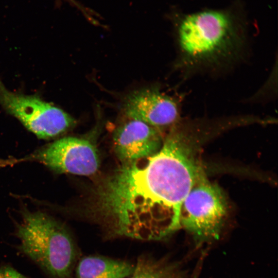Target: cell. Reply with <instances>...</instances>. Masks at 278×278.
<instances>
[{"mask_svg":"<svg viewBox=\"0 0 278 278\" xmlns=\"http://www.w3.org/2000/svg\"><path fill=\"white\" fill-rule=\"evenodd\" d=\"M227 210L223 193L202 170L182 204L180 227L200 240L216 239Z\"/></svg>","mask_w":278,"mask_h":278,"instance_id":"277c9868","label":"cell"},{"mask_svg":"<svg viewBox=\"0 0 278 278\" xmlns=\"http://www.w3.org/2000/svg\"><path fill=\"white\" fill-rule=\"evenodd\" d=\"M121 109L127 118L142 121L160 131L169 129L181 118L179 102L155 88L130 93L124 99Z\"/></svg>","mask_w":278,"mask_h":278,"instance_id":"52a82bcc","label":"cell"},{"mask_svg":"<svg viewBox=\"0 0 278 278\" xmlns=\"http://www.w3.org/2000/svg\"><path fill=\"white\" fill-rule=\"evenodd\" d=\"M34 161L59 173L95 174L100 166L97 150L89 141L76 137L58 140L22 159Z\"/></svg>","mask_w":278,"mask_h":278,"instance_id":"8992f818","label":"cell"},{"mask_svg":"<svg viewBox=\"0 0 278 278\" xmlns=\"http://www.w3.org/2000/svg\"><path fill=\"white\" fill-rule=\"evenodd\" d=\"M114 151L122 162L151 156L161 148V131L142 121L127 118L113 133Z\"/></svg>","mask_w":278,"mask_h":278,"instance_id":"ba28073f","label":"cell"},{"mask_svg":"<svg viewBox=\"0 0 278 278\" xmlns=\"http://www.w3.org/2000/svg\"><path fill=\"white\" fill-rule=\"evenodd\" d=\"M0 104L40 138L57 136L76 124L69 114L37 96L8 91L1 79Z\"/></svg>","mask_w":278,"mask_h":278,"instance_id":"5b68a950","label":"cell"},{"mask_svg":"<svg viewBox=\"0 0 278 278\" xmlns=\"http://www.w3.org/2000/svg\"><path fill=\"white\" fill-rule=\"evenodd\" d=\"M204 139L178 122L155 154L122 162L91 192L90 215L112 235L157 240L181 228L182 204L203 170L197 147Z\"/></svg>","mask_w":278,"mask_h":278,"instance_id":"6da1fadb","label":"cell"},{"mask_svg":"<svg viewBox=\"0 0 278 278\" xmlns=\"http://www.w3.org/2000/svg\"><path fill=\"white\" fill-rule=\"evenodd\" d=\"M134 265L101 256L91 255L81 258L76 269L75 278H127Z\"/></svg>","mask_w":278,"mask_h":278,"instance_id":"9c48e42d","label":"cell"},{"mask_svg":"<svg viewBox=\"0 0 278 278\" xmlns=\"http://www.w3.org/2000/svg\"><path fill=\"white\" fill-rule=\"evenodd\" d=\"M127 278H181V276L175 265L143 254L138 257L132 273Z\"/></svg>","mask_w":278,"mask_h":278,"instance_id":"30bf717a","label":"cell"},{"mask_svg":"<svg viewBox=\"0 0 278 278\" xmlns=\"http://www.w3.org/2000/svg\"><path fill=\"white\" fill-rule=\"evenodd\" d=\"M71 3L75 5L77 8L80 9V10L84 13L85 15L86 16H88L90 19H92L91 15H92V12L90 10H88V9H85L82 6L78 4L77 2H76L75 0H68Z\"/></svg>","mask_w":278,"mask_h":278,"instance_id":"7c38bea8","label":"cell"},{"mask_svg":"<svg viewBox=\"0 0 278 278\" xmlns=\"http://www.w3.org/2000/svg\"><path fill=\"white\" fill-rule=\"evenodd\" d=\"M15 235L19 250L50 278H71L77 252L63 224L45 213L25 211Z\"/></svg>","mask_w":278,"mask_h":278,"instance_id":"3957f363","label":"cell"},{"mask_svg":"<svg viewBox=\"0 0 278 278\" xmlns=\"http://www.w3.org/2000/svg\"><path fill=\"white\" fill-rule=\"evenodd\" d=\"M176 36L175 67L183 80L224 75L250 56L246 27L229 11L207 10L186 15L178 21Z\"/></svg>","mask_w":278,"mask_h":278,"instance_id":"7a4b0ae2","label":"cell"},{"mask_svg":"<svg viewBox=\"0 0 278 278\" xmlns=\"http://www.w3.org/2000/svg\"><path fill=\"white\" fill-rule=\"evenodd\" d=\"M0 278H28L9 266L0 267Z\"/></svg>","mask_w":278,"mask_h":278,"instance_id":"8fae6325","label":"cell"}]
</instances>
